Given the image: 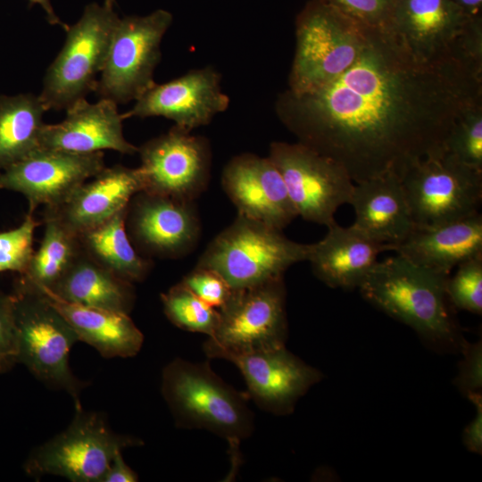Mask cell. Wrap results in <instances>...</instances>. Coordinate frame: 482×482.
Masks as SVG:
<instances>
[{
	"instance_id": "cell-17",
	"label": "cell",
	"mask_w": 482,
	"mask_h": 482,
	"mask_svg": "<svg viewBox=\"0 0 482 482\" xmlns=\"http://www.w3.org/2000/svg\"><path fill=\"white\" fill-rule=\"evenodd\" d=\"M126 221L129 237L149 256H185L195 247L201 235L195 201L146 192L132 198Z\"/></svg>"
},
{
	"instance_id": "cell-29",
	"label": "cell",
	"mask_w": 482,
	"mask_h": 482,
	"mask_svg": "<svg viewBox=\"0 0 482 482\" xmlns=\"http://www.w3.org/2000/svg\"><path fill=\"white\" fill-rule=\"evenodd\" d=\"M81 252L79 236L56 217L45 213L40 245L18 282L35 289H51Z\"/></svg>"
},
{
	"instance_id": "cell-42",
	"label": "cell",
	"mask_w": 482,
	"mask_h": 482,
	"mask_svg": "<svg viewBox=\"0 0 482 482\" xmlns=\"http://www.w3.org/2000/svg\"><path fill=\"white\" fill-rule=\"evenodd\" d=\"M116 0H104V4L109 8H113Z\"/></svg>"
},
{
	"instance_id": "cell-8",
	"label": "cell",
	"mask_w": 482,
	"mask_h": 482,
	"mask_svg": "<svg viewBox=\"0 0 482 482\" xmlns=\"http://www.w3.org/2000/svg\"><path fill=\"white\" fill-rule=\"evenodd\" d=\"M119 18L113 8L91 3L68 27L65 43L47 68L39 95L47 111L66 110L95 90Z\"/></svg>"
},
{
	"instance_id": "cell-10",
	"label": "cell",
	"mask_w": 482,
	"mask_h": 482,
	"mask_svg": "<svg viewBox=\"0 0 482 482\" xmlns=\"http://www.w3.org/2000/svg\"><path fill=\"white\" fill-rule=\"evenodd\" d=\"M401 181L415 226L442 224L478 212L482 170L445 151L414 163Z\"/></svg>"
},
{
	"instance_id": "cell-27",
	"label": "cell",
	"mask_w": 482,
	"mask_h": 482,
	"mask_svg": "<svg viewBox=\"0 0 482 482\" xmlns=\"http://www.w3.org/2000/svg\"><path fill=\"white\" fill-rule=\"evenodd\" d=\"M128 207L78 236L82 250L89 257L133 284L146 278L152 262L141 256L132 245L126 230Z\"/></svg>"
},
{
	"instance_id": "cell-19",
	"label": "cell",
	"mask_w": 482,
	"mask_h": 482,
	"mask_svg": "<svg viewBox=\"0 0 482 482\" xmlns=\"http://www.w3.org/2000/svg\"><path fill=\"white\" fill-rule=\"evenodd\" d=\"M229 362L244 377L248 396L260 408L277 415L292 412L297 400L322 378L285 345L238 355Z\"/></svg>"
},
{
	"instance_id": "cell-25",
	"label": "cell",
	"mask_w": 482,
	"mask_h": 482,
	"mask_svg": "<svg viewBox=\"0 0 482 482\" xmlns=\"http://www.w3.org/2000/svg\"><path fill=\"white\" fill-rule=\"evenodd\" d=\"M38 291L68 321L79 340L104 358L133 357L140 351L144 336L129 314L68 303L46 290Z\"/></svg>"
},
{
	"instance_id": "cell-3",
	"label": "cell",
	"mask_w": 482,
	"mask_h": 482,
	"mask_svg": "<svg viewBox=\"0 0 482 482\" xmlns=\"http://www.w3.org/2000/svg\"><path fill=\"white\" fill-rule=\"evenodd\" d=\"M161 392L179 428L208 430L233 446L253 430L245 396L224 382L207 362L174 359L162 370Z\"/></svg>"
},
{
	"instance_id": "cell-14",
	"label": "cell",
	"mask_w": 482,
	"mask_h": 482,
	"mask_svg": "<svg viewBox=\"0 0 482 482\" xmlns=\"http://www.w3.org/2000/svg\"><path fill=\"white\" fill-rule=\"evenodd\" d=\"M104 168L103 152L79 154L40 148L3 170L0 188L23 195L32 214L39 205L57 207Z\"/></svg>"
},
{
	"instance_id": "cell-39",
	"label": "cell",
	"mask_w": 482,
	"mask_h": 482,
	"mask_svg": "<svg viewBox=\"0 0 482 482\" xmlns=\"http://www.w3.org/2000/svg\"><path fill=\"white\" fill-rule=\"evenodd\" d=\"M137 473L125 462L122 451L118 452L111 461L102 482H136Z\"/></svg>"
},
{
	"instance_id": "cell-18",
	"label": "cell",
	"mask_w": 482,
	"mask_h": 482,
	"mask_svg": "<svg viewBox=\"0 0 482 482\" xmlns=\"http://www.w3.org/2000/svg\"><path fill=\"white\" fill-rule=\"evenodd\" d=\"M221 186L237 214L283 230L297 216L286 184L270 159L245 153L225 165Z\"/></svg>"
},
{
	"instance_id": "cell-11",
	"label": "cell",
	"mask_w": 482,
	"mask_h": 482,
	"mask_svg": "<svg viewBox=\"0 0 482 482\" xmlns=\"http://www.w3.org/2000/svg\"><path fill=\"white\" fill-rule=\"evenodd\" d=\"M172 22L158 9L144 16H124L116 24L108 55L95 90L117 104L138 99L155 82L162 37Z\"/></svg>"
},
{
	"instance_id": "cell-7",
	"label": "cell",
	"mask_w": 482,
	"mask_h": 482,
	"mask_svg": "<svg viewBox=\"0 0 482 482\" xmlns=\"http://www.w3.org/2000/svg\"><path fill=\"white\" fill-rule=\"evenodd\" d=\"M284 277L233 290L218 310L214 333L204 344L209 358L225 359L285 345L287 336Z\"/></svg>"
},
{
	"instance_id": "cell-15",
	"label": "cell",
	"mask_w": 482,
	"mask_h": 482,
	"mask_svg": "<svg viewBox=\"0 0 482 482\" xmlns=\"http://www.w3.org/2000/svg\"><path fill=\"white\" fill-rule=\"evenodd\" d=\"M229 105V98L221 87V75L212 66H205L165 83H154L123 117H163L191 132L208 125Z\"/></svg>"
},
{
	"instance_id": "cell-9",
	"label": "cell",
	"mask_w": 482,
	"mask_h": 482,
	"mask_svg": "<svg viewBox=\"0 0 482 482\" xmlns=\"http://www.w3.org/2000/svg\"><path fill=\"white\" fill-rule=\"evenodd\" d=\"M62 432L32 450L24 464L34 478L62 477L72 482H102L114 455L141 440L115 433L104 414L82 407Z\"/></svg>"
},
{
	"instance_id": "cell-28",
	"label": "cell",
	"mask_w": 482,
	"mask_h": 482,
	"mask_svg": "<svg viewBox=\"0 0 482 482\" xmlns=\"http://www.w3.org/2000/svg\"><path fill=\"white\" fill-rule=\"evenodd\" d=\"M46 111L39 96H0V170L40 149Z\"/></svg>"
},
{
	"instance_id": "cell-16",
	"label": "cell",
	"mask_w": 482,
	"mask_h": 482,
	"mask_svg": "<svg viewBox=\"0 0 482 482\" xmlns=\"http://www.w3.org/2000/svg\"><path fill=\"white\" fill-rule=\"evenodd\" d=\"M471 19L451 0H395L385 30L414 62L450 61V50Z\"/></svg>"
},
{
	"instance_id": "cell-4",
	"label": "cell",
	"mask_w": 482,
	"mask_h": 482,
	"mask_svg": "<svg viewBox=\"0 0 482 482\" xmlns=\"http://www.w3.org/2000/svg\"><path fill=\"white\" fill-rule=\"evenodd\" d=\"M311 248L283 230L237 214L210 242L195 267L216 271L237 290L284 277L289 267L308 260Z\"/></svg>"
},
{
	"instance_id": "cell-2",
	"label": "cell",
	"mask_w": 482,
	"mask_h": 482,
	"mask_svg": "<svg viewBox=\"0 0 482 482\" xmlns=\"http://www.w3.org/2000/svg\"><path fill=\"white\" fill-rule=\"evenodd\" d=\"M449 275L396 253L378 261L358 289L366 301L411 327L428 343L461 349L465 339L446 294Z\"/></svg>"
},
{
	"instance_id": "cell-35",
	"label": "cell",
	"mask_w": 482,
	"mask_h": 482,
	"mask_svg": "<svg viewBox=\"0 0 482 482\" xmlns=\"http://www.w3.org/2000/svg\"><path fill=\"white\" fill-rule=\"evenodd\" d=\"M200 300L220 310L230 298L233 289L216 271L195 267L180 281Z\"/></svg>"
},
{
	"instance_id": "cell-22",
	"label": "cell",
	"mask_w": 482,
	"mask_h": 482,
	"mask_svg": "<svg viewBox=\"0 0 482 482\" xmlns=\"http://www.w3.org/2000/svg\"><path fill=\"white\" fill-rule=\"evenodd\" d=\"M348 204L354 210L353 225L390 250L402 243L415 226L397 175L386 174L354 183Z\"/></svg>"
},
{
	"instance_id": "cell-33",
	"label": "cell",
	"mask_w": 482,
	"mask_h": 482,
	"mask_svg": "<svg viewBox=\"0 0 482 482\" xmlns=\"http://www.w3.org/2000/svg\"><path fill=\"white\" fill-rule=\"evenodd\" d=\"M38 222L29 213L17 228L0 232V272L26 271L34 253V233Z\"/></svg>"
},
{
	"instance_id": "cell-13",
	"label": "cell",
	"mask_w": 482,
	"mask_h": 482,
	"mask_svg": "<svg viewBox=\"0 0 482 482\" xmlns=\"http://www.w3.org/2000/svg\"><path fill=\"white\" fill-rule=\"evenodd\" d=\"M144 190L195 201L207 188L212 150L207 138L173 126L137 147Z\"/></svg>"
},
{
	"instance_id": "cell-1",
	"label": "cell",
	"mask_w": 482,
	"mask_h": 482,
	"mask_svg": "<svg viewBox=\"0 0 482 482\" xmlns=\"http://www.w3.org/2000/svg\"><path fill=\"white\" fill-rule=\"evenodd\" d=\"M482 101V78L454 61L414 62L381 29H370L356 62L311 91L285 90L276 102L283 125L300 142L340 163L354 183L402 178L444 151L459 114Z\"/></svg>"
},
{
	"instance_id": "cell-38",
	"label": "cell",
	"mask_w": 482,
	"mask_h": 482,
	"mask_svg": "<svg viewBox=\"0 0 482 482\" xmlns=\"http://www.w3.org/2000/svg\"><path fill=\"white\" fill-rule=\"evenodd\" d=\"M468 399L475 405L476 413L473 420L468 424L463 431V444L466 448L475 453H482V395L481 392L472 393L467 395Z\"/></svg>"
},
{
	"instance_id": "cell-12",
	"label": "cell",
	"mask_w": 482,
	"mask_h": 482,
	"mask_svg": "<svg viewBox=\"0 0 482 482\" xmlns=\"http://www.w3.org/2000/svg\"><path fill=\"white\" fill-rule=\"evenodd\" d=\"M268 157L280 172L298 216L327 228L336 222L337 209L349 203L354 187L340 163L300 142H272Z\"/></svg>"
},
{
	"instance_id": "cell-37",
	"label": "cell",
	"mask_w": 482,
	"mask_h": 482,
	"mask_svg": "<svg viewBox=\"0 0 482 482\" xmlns=\"http://www.w3.org/2000/svg\"><path fill=\"white\" fill-rule=\"evenodd\" d=\"M461 350L463 359L456 378L457 387L467 396L481 392L482 388V344H470L464 340Z\"/></svg>"
},
{
	"instance_id": "cell-41",
	"label": "cell",
	"mask_w": 482,
	"mask_h": 482,
	"mask_svg": "<svg viewBox=\"0 0 482 482\" xmlns=\"http://www.w3.org/2000/svg\"><path fill=\"white\" fill-rule=\"evenodd\" d=\"M30 4H38L46 12V20L51 25H59L66 30L69 25L62 22L55 13L50 0H29Z\"/></svg>"
},
{
	"instance_id": "cell-36",
	"label": "cell",
	"mask_w": 482,
	"mask_h": 482,
	"mask_svg": "<svg viewBox=\"0 0 482 482\" xmlns=\"http://www.w3.org/2000/svg\"><path fill=\"white\" fill-rule=\"evenodd\" d=\"M17 341L12 295L0 291V373L9 370L16 362Z\"/></svg>"
},
{
	"instance_id": "cell-32",
	"label": "cell",
	"mask_w": 482,
	"mask_h": 482,
	"mask_svg": "<svg viewBox=\"0 0 482 482\" xmlns=\"http://www.w3.org/2000/svg\"><path fill=\"white\" fill-rule=\"evenodd\" d=\"M446 294L451 304L458 309L482 313V253L457 266L446 281Z\"/></svg>"
},
{
	"instance_id": "cell-21",
	"label": "cell",
	"mask_w": 482,
	"mask_h": 482,
	"mask_svg": "<svg viewBox=\"0 0 482 482\" xmlns=\"http://www.w3.org/2000/svg\"><path fill=\"white\" fill-rule=\"evenodd\" d=\"M144 190L138 168L120 164L105 167L80 185L62 204L45 213L56 217L77 235L90 229L126 209Z\"/></svg>"
},
{
	"instance_id": "cell-40",
	"label": "cell",
	"mask_w": 482,
	"mask_h": 482,
	"mask_svg": "<svg viewBox=\"0 0 482 482\" xmlns=\"http://www.w3.org/2000/svg\"><path fill=\"white\" fill-rule=\"evenodd\" d=\"M470 19L481 18L482 0H451Z\"/></svg>"
},
{
	"instance_id": "cell-34",
	"label": "cell",
	"mask_w": 482,
	"mask_h": 482,
	"mask_svg": "<svg viewBox=\"0 0 482 482\" xmlns=\"http://www.w3.org/2000/svg\"><path fill=\"white\" fill-rule=\"evenodd\" d=\"M359 24L370 29H384L395 0H320Z\"/></svg>"
},
{
	"instance_id": "cell-23",
	"label": "cell",
	"mask_w": 482,
	"mask_h": 482,
	"mask_svg": "<svg viewBox=\"0 0 482 482\" xmlns=\"http://www.w3.org/2000/svg\"><path fill=\"white\" fill-rule=\"evenodd\" d=\"M390 250L353 224L342 227L334 222L326 236L312 244L308 257L313 274L332 288L353 289L378 262V256Z\"/></svg>"
},
{
	"instance_id": "cell-5",
	"label": "cell",
	"mask_w": 482,
	"mask_h": 482,
	"mask_svg": "<svg viewBox=\"0 0 482 482\" xmlns=\"http://www.w3.org/2000/svg\"><path fill=\"white\" fill-rule=\"evenodd\" d=\"M13 315L17 341V363L46 386L63 390L80 408L79 393L87 383L73 374L69 357L79 337L68 321L46 296L30 287L17 283Z\"/></svg>"
},
{
	"instance_id": "cell-24",
	"label": "cell",
	"mask_w": 482,
	"mask_h": 482,
	"mask_svg": "<svg viewBox=\"0 0 482 482\" xmlns=\"http://www.w3.org/2000/svg\"><path fill=\"white\" fill-rule=\"evenodd\" d=\"M393 251L425 268L451 274L462 262L482 253V215L431 226H414Z\"/></svg>"
},
{
	"instance_id": "cell-6",
	"label": "cell",
	"mask_w": 482,
	"mask_h": 482,
	"mask_svg": "<svg viewBox=\"0 0 482 482\" xmlns=\"http://www.w3.org/2000/svg\"><path fill=\"white\" fill-rule=\"evenodd\" d=\"M370 29L320 1L308 6L296 22L287 90L311 91L339 77L362 54Z\"/></svg>"
},
{
	"instance_id": "cell-26",
	"label": "cell",
	"mask_w": 482,
	"mask_h": 482,
	"mask_svg": "<svg viewBox=\"0 0 482 482\" xmlns=\"http://www.w3.org/2000/svg\"><path fill=\"white\" fill-rule=\"evenodd\" d=\"M37 290H46L68 303L127 314L136 299L132 283L100 265L83 250L51 289Z\"/></svg>"
},
{
	"instance_id": "cell-20",
	"label": "cell",
	"mask_w": 482,
	"mask_h": 482,
	"mask_svg": "<svg viewBox=\"0 0 482 482\" xmlns=\"http://www.w3.org/2000/svg\"><path fill=\"white\" fill-rule=\"evenodd\" d=\"M123 120L114 102L100 98L96 103H88L81 98L66 109L63 120L44 125L40 148L79 154L113 150L134 154L137 146L124 137Z\"/></svg>"
},
{
	"instance_id": "cell-30",
	"label": "cell",
	"mask_w": 482,
	"mask_h": 482,
	"mask_svg": "<svg viewBox=\"0 0 482 482\" xmlns=\"http://www.w3.org/2000/svg\"><path fill=\"white\" fill-rule=\"evenodd\" d=\"M163 312L176 327L211 337L219 323L220 312L200 300L181 282L161 295Z\"/></svg>"
},
{
	"instance_id": "cell-31",
	"label": "cell",
	"mask_w": 482,
	"mask_h": 482,
	"mask_svg": "<svg viewBox=\"0 0 482 482\" xmlns=\"http://www.w3.org/2000/svg\"><path fill=\"white\" fill-rule=\"evenodd\" d=\"M444 151L482 170V101L467 106L459 114L445 138Z\"/></svg>"
}]
</instances>
